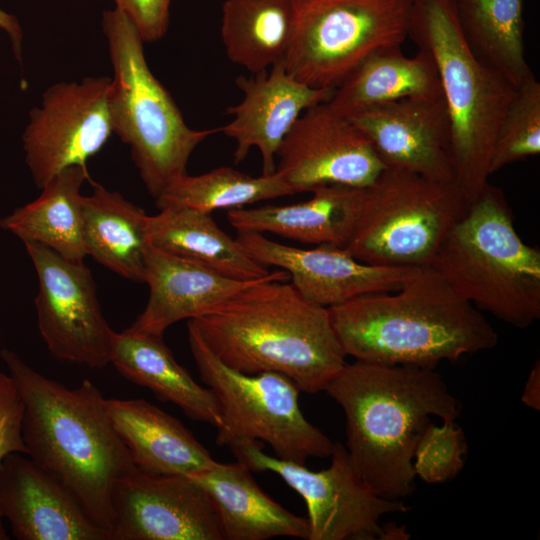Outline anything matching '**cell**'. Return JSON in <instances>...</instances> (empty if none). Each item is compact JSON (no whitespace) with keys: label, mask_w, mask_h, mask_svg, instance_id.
Segmentation results:
<instances>
[{"label":"cell","mask_w":540,"mask_h":540,"mask_svg":"<svg viewBox=\"0 0 540 540\" xmlns=\"http://www.w3.org/2000/svg\"><path fill=\"white\" fill-rule=\"evenodd\" d=\"M0 356L23 403L27 455L58 480L109 536L114 487L137 468L111 423L103 394L88 379L67 388L12 350H1Z\"/></svg>","instance_id":"cell-1"},{"label":"cell","mask_w":540,"mask_h":540,"mask_svg":"<svg viewBox=\"0 0 540 540\" xmlns=\"http://www.w3.org/2000/svg\"><path fill=\"white\" fill-rule=\"evenodd\" d=\"M342 408L347 451L366 486L388 500L414 491L413 458L430 416L456 420L461 405L435 369L346 363L324 390Z\"/></svg>","instance_id":"cell-2"},{"label":"cell","mask_w":540,"mask_h":540,"mask_svg":"<svg viewBox=\"0 0 540 540\" xmlns=\"http://www.w3.org/2000/svg\"><path fill=\"white\" fill-rule=\"evenodd\" d=\"M284 270L192 319L210 350L245 374L275 372L300 391H324L346 362L329 310L304 299Z\"/></svg>","instance_id":"cell-3"},{"label":"cell","mask_w":540,"mask_h":540,"mask_svg":"<svg viewBox=\"0 0 540 540\" xmlns=\"http://www.w3.org/2000/svg\"><path fill=\"white\" fill-rule=\"evenodd\" d=\"M328 310L346 356L364 362L435 369L498 343L483 313L430 265L416 267L397 290L364 294Z\"/></svg>","instance_id":"cell-4"},{"label":"cell","mask_w":540,"mask_h":540,"mask_svg":"<svg viewBox=\"0 0 540 540\" xmlns=\"http://www.w3.org/2000/svg\"><path fill=\"white\" fill-rule=\"evenodd\" d=\"M408 38L436 67L451 121L455 183L471 203L488 183L496 136L517 88L472 53L454 0H411Z\"/></svg>","instance_id":"cell-5"},{"label":"cell","mask_w":540,"mask_h":540,"mask_svg":"<svg viewBox=\"0 0 540 540\" xmlns=\"http://www.w3.org/2000/svg\"><path fill=\"white\" fill-rule=\"evenodd\" d=\"M430 266L480 311L517 328L540 318V251L518 235L504 192L489 183L468 204Z\"/></svg>","instance_id":"cell-6"},{"label":"cell","mask_w":540,"mask_h":540,"mask_svg":"<svg viewBox=\"0 0 540 540\" xmlns=\"http://www.w3.org/2000/svg\"><path fill=\"white\" fill-rule=\"evenodd\" d=\"M102 29L113 69L109 109L113 133L129 146L132 160L156 199L187 174L196 147L220 128H190L175 101L150 70L138 31L118 8L106 10Z\"/></svg>","instance_id":"cell-7"},{"label":"cell","mask_w":540,"mask_h":540,"mask_svg":"<svg viewBox=\"0 0 540 540\" xmlns=\"http://www.w3.org/2000/svg\"><path fill=\"white\" fill-rule=\"evenodd\" d=\"M468 204L455 182L385 167L370 184L356 188L344 248L373 265H430Z\"/></svg>","instance_id":"cell-8"},{"label":"cell","mask_w":540,"mask_h":540,"mask_svg":"<svg viewBox=\"0 0 540 540\" xmlns=\"http://www.w3.org/2000/svg\"><path fill=\"white\" fill-rule=\"evenodd\" d=\"M187 333L200 378L219 406L218 445L265 442L277 458L299 464L331 456L334 442L305 418L298 402L301 391L289 378L275 372H238L217 358L192 320Z\"/></svg>","instance_id":"cell-9"},{"label":"cell","mask_w":540,"mask_h":540,"mask_svg":"<svg viewBox=\"0 0 540 540\" xmlns=\"http://www.w3.org/2000/svg\"><path fill=\"white\" fill-rule=\"evenodd\" d=\"M295 27L283 61L300 82L338 87L367 57L401 47L411 0H294Z\"/></svg>","instance_id":"cell-10"},{"label":"cell","mask_w":540,"mask_h":540,"mask_svg":"<svg viewBox=\"0 0 540 540\" xmlns=\"http://www.w3.org/2000/svg\"><path fill=\"white\" fill-rule=\"evenodd\" d=\"M227 446L251 471L276 473L304 499L308 540L384 539L381 517L410 510L402 500H388L373 493L339 442L334 443L330 466L320 471L270 456L258 441L234 440Z\"/></svg>","instance_id":"cell-11"},{"label":"cell","mask_w":540,"mask_h":540,"mask_svg":"<svg viewBox=\"0 0 540 540\" xmlns=\"http://www.w3.org/2000/svg\"><path fill=\"white\" fill-rule=\"evenodd\" d=\"M24 245L38 278L34 304L49 353L91 369L107 366L114 330L102 313L90 269L42 244Z\"/></svg>","instance_id":"cell-12"},{"label":"cell","mask_w":540,"mask_h":540,"mask_svg":"<svg viewBox=\"0 0 540 540\" xmlns=\"http://www.w3.org/2000/svg\"><path fill=\"white\" fill-rule=\"evenodd\" d=\"M110 86L106 76L86 77L43 92L23 133L25 160L38 188L67 167H86L106 144L113 133Z\"/></svg>","instance_id":"cell-13"},{"label":"cell","mask_w":540,"mask_h":540,"mask_svg":"<svg viewBox=\"0 0 540 540\" xmlns=\"http://www.w3.org/2000/svg\"><path fill=\"white\" fill-rule=\"evenodd\" d=\"M276 170L292 189L363 187L385 168L366 135L329 102L305 110L283 139Z\"/></svg>","instance_id":"cell-14"},{"label":"cell","mask_w":540,"mask_h":540,"mask_svg":"<svg viewBox=\"0 0 540 540\" xmlns=\"http://www.w3.org/2000/svg\"><path fill=\"white\" fill-rule=\"evenodd\" d=\"M110 540H223L206 492L184 475H151L138 469L112 493Z\"/></svg>","instance_id":"cell-15"},{"label":"cell","mask_w":540,"mask_h":540,"mask_svg":"<svg viewBox=\"0 0 540 540\" xmlns=\"http://www.w3.org/2000/svg\"><path fill=\"white\" fill-rule=\"evenodd\" d=\"M235 239L259 263L286 271L304 299L326 308L364 294L397 290L416 268L369 264L333 243L305 249L247 231Z\"/></svg>","instance_id":"cell-16"},{"label":"cell","mask_w":540,"mask_h":540,"mask_svg":"<svg viewBox=\"0 0 540 540\" xmlns=\"http://www.w3.org/2000/svg\"><path fill=\"white\" fill-rule=\"evenodd\" d=\"M385 167L455 182L451 121L443 96L374 105L351 116Z\"/></svg>","instance_id":"cell-17"},{"label":"cell","mask_w":540,"mask_h":540,"mask_svg":"<svg viewBox=\"0 0 540 540\" xmlns=\"http://www.w3.org/2000/svg\"><path fill=\"white\" fill-rule=\"evenodd\" d=\"M235 83L243 97L226 109L232 119L220 127V132L235 141V164L243 161L253 147L259 150L262 175L275 172L277 151L300 115L328 102L334 92L300 82L287 72L283 61L251 77L240 75Z\"/></svg>","instance_id":"cell-18"},{"label":"cell","mask_w":540,"mask_h":540,"mask_svg":"<svg viewBox=\"0 0 540 540\" xmlns=\"http://www.w3.org/2000/svg\"><path fill=\"white\" fill-rule=\"evenodd\" d=\"M0 513L18 540H109L58 480L19 452L0 464Z\"/></svg>","instance_id":"cell-19"},{"label":"cell","mask_w":540,"mask_h":540,"mask_svg":"<svg viewBox=\"0 0 540 540\" xmlns=\"http://www.w3.org/2000/svg\"><path fill=\"white\" fill-rule=\"evenodd\" d=\"M261 279H231L150 243L146 251L144 276V282L149 287V297L144 310L129 328L135 332L163 337L171 325L207 314Z\"/></svg>","instance_id":"cell-20"},{"label":"cell","mask_w":540,"mask_h":540,"mask_svg":"<svg viewBox=\"0 0 540 540\" xmlns=\"http://www.w3.org/2000/svg\"><path fill=\"white\" fill-rule=\"evenodd\" d=\"M106 408L143 473L191 476L216 462L182 422L144 399H106Z\"/></svg>","instance_id":"cell-21"},{"label":"cell","mask_w":540,"mask_h":540,"mask_svg":"<svg viewBox=\"0 0 540 540\" xmlns=\"http://www.w3.org/2000/svg\"><path fill=\"white\" fill-rule=\"evenodd\" d=\"M188 477L208 495L223 540H266L283 536L308 539L307 520L267 495L241 461H216L209 469Z\"/></svg>","instance_id":"cell-22"},{"label":"cell","mask_w":540,"mask_h":540,"mask_svg":"<svg viewBox=\"0 0 540 540\" xmlns=\"http://www.w3.org/2000/svg\"><path fill=\"white\" fill-rule=\"evenodd\" d=\"M110 363L127 380L151 390L161 401L178 406L189 418L219 428L217 400L208 387L198 384L175 359L163 337L115 332Z\"/></svg>","instance_id":"cell-23"},{"label":"cell","mask_w":540,"mask_h":540,"mask_svg":"<svg viewBox=\"0 0 540 540\" xmlns=\"http://www.w3.org/2000/svg\"><path fill=\"white\" fill-rule=\"evenodd\" d=\"M357 187L323 185L312 197L289 205L229 210L237 232L272 233L305 244L333 243L344 247L350 233Z\"/></svg>","instance_id":"cell-24"},{"label":"cell","mask_w":540,"mask_h":540,"mask_svg":"<svg viewBox=\"0 0 540 540\" xmlns=\"http://www.w3.org/2000/svg\"><path fill=\"white\" fill-rule=\"evenodd\" d=\"M89 179L84 166H70L52 177L34 201L0 220V227L23 243L42 244L65 259L84 262L81 186Z\"/></svg>","instance_id":"cell-25"},{"label":"cell","mask_w":540,"mask_h":540,"mask_svg":"<svg viewBox=\"0 0 540 540\" xmlns=\"http://www.w3.org/2000/svg\"><path fill=\"white\" fill-rule=\"evenodd\" d=\"M147 233L149 242L157 248L231 279L252 281L271 272L224 232L208 212L163 208L156 215H148Z\"/></svg>","instance_id":"cell-26"},{"label":"cell","mask_w":540,"mask_h":540,"mask_svg":"<svg viewBox=\"0 0 540 540\" xmlns=\"http://www.w3.org/2000/svg\"><path fill=\"white\" fill-rule=\"evenodd\" d=\"M148 215L120 193L94 184L83 196V234L88 256L123 278L144 282Z\"/></svg>","instance_id":"cell-27"},{"label":"cell","mask_w":540,"mask_h":540,"mask_svg":"<svg viewBox=\"0 0 540 540\" xmlns=\"http://www.w3.org/2000/svg\"><path fill=\"white\" fill-rule=\"evenodd\" d=\"M443 96L436 67L425 52L401 47L373 53L334 89L329 104L349 117L368 107L411 97Z\"/></svg>","instance_id":"cell-28"},{"label":"cell","mask_w":540,"mask_h":540,"mask_svg":"<svg viewBox=\"0 0 540 540\" xmlns=\"http://www.w3.org/2000/svg\"><path fill=\"white\" fill-rule=\"evenodd\" d=\"M295 27L294 0H225L221 39L229 60L251 74L284 61Z\"/></svg>","instance_id":"cell-29"},{"label":"cell","mask_w":540,"mask_h":540,"mask_svg":"<svg viewBox=\"0 0 540 540\" xmlns=\"http://www.w3.org/2000/svg\"><path fill=\"white\" fill-rule=\"evenodd\" d=\"M475 57L519 88L534 76L525 57L524 0H454Z\"/></svg>","instance_id":"cell-30"},{"label":"cell","mask_w":540,"mask_h":540,"mask_svg":"<svg viewBox=\"0 0 540 540\" xmlns=\"http://www.w3.org/2000/svg\"><path fill=\"white\" fill-rule=\"evenodd\" d=\"M295 193L277 172L252 177L222 166L200 175L179 177L155 199V203L159 210L182 207L212 213L218 209H240Z\"/></svg>","instance_id":"cell-31"},{"label":"cell","mask_w":540,"mask_h":540,"mask_svg":"<svg viewBox=\"0 0 540 540\" xmlns=\"http://www.w3.org/2000/svg\"><path fill=\"white\" fill-rule=\"evenodd\" d=\"M540 152V83L535 75L521 85L499 127L489 164L493 174Z\"/></svg>","instance_id":"cell-32"},{"label":"cell","mask_w":540,"mask_h":540,"mask_svg":"<svg viewBox=\"0 0 540 540\" xmlns=\"http://www.w3.org/2000/svg\"><path fill=\"white\" fill-rule=\"evenodd\" d=\"M466 453L465 434L454 420L443 421L442 426L430 422L415 448V476L428 484L445 483L461 471Z\"/></svg>","instance_id":"cell-33"},{"label":"cell","mask_w":540,"mask_h":540,"mask_svg":"<svg viewBox=\"0 0 540 540\" xmlns=\"http://www.w3.org/2000/svg\"><path fill=\"white\" fill-rule=\"evenodd\" d=\"M23 403L8 374L0 372V464L10 453L27 454L22 437Z\"/></svg>","instance_id":"cell-34"},{"label":"cell","mask_w":540,"mask_h":540,"mask_svg":"<svg viewBox=\"0 0 540 540\" xmlns=\"http://www.w3.org/2000/svg\"><path fill=\"white\" fill-rule=\"evenodd\" d=\"M144 42H156L168 29L171 0H113Z\"/></svg>","instance_id":"cell-35"},{"label":"cell","mask_w":540,"mask_h":540,"mask_svg":"<svg viewBox=\"0 0 540 540\" xmlns=\"http://www.w3.org/2000/svg\"><path fill=\"white\" fill-rule=\"evenodd\" d=\"M0 29L4 30L12 44L16 59L22 61V38L23 33L18 19L0 8Z\"/></svg>","instance_id":"cell-36"},{"label":"cell","mask_w":540,"mask_h":540,"mask_svg":"<svg viewBox=\"0 0 540 540\" xmlns=\"http://www.w3.org/2000/svg\"><path fill=\"white\" fill-rule=\"evenodd\" d=\"M522 402L535 410L540 409V362L536 361L527 378L522 396Z\"/></svg>","instance_id":"cell-37"},{"label":"cell","mask_w":540,"mask_h":540,"mask_svg":"<svg viewBox=\"0 0 540 540\" xmlns=\"http://www.w3.org/2000/svg\"><path fill=\"white\" fill-rule=\"evenodd\" d=\"M3 516L1 515L0 513V540H8L9 539V536L4 528V525H3Z\"/></svg>","instance_id":"cell-38"},{"label":"cell","mask_w":540,"mask_h":540,"mask_svg":"<svg viewBox=\"0 0 540 540\" xmlns=\"http://www.w3.org/2000/svg\"><path fill=\"white\" fill-rule=\"evenodd\" d=\"M0 339H1V330H0Z\"/></svg>","instance_id":"cell-39"}]
</instances>
